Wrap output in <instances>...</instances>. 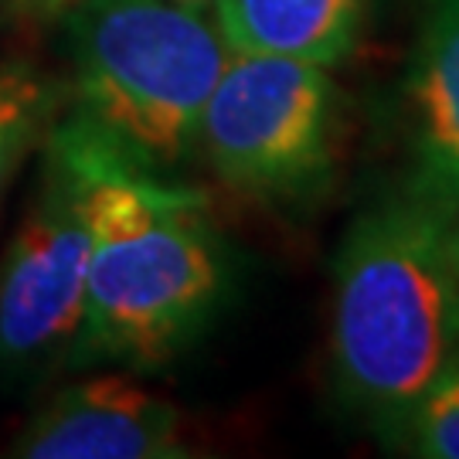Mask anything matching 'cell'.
Wrapping results in <instances>:
<instances>
[{"instance_id": "cell-9", "label": "cell", "mask_w": 459, "mask_h": 459, "mask_svg": "<svg viewBox=\"0 0 459 459\" xmlns=\"http://www.w3.org/2000/svg\"><path fill=\"white\" fill-rule=\"evenodd\" d=\"M62 106V85L41 68L21 58L0 62V201L28 160L55 126Z\"/></svg>"}, {"instance_id": "cell-4", "label": "cell", "mask_w": 459, "mask_h": 459, "mask_svg": "<svg viewBox=\"0 0 459 459\" xmlns=\"http://www.w3.org/2000/svg\"><path fill=\"white\" fill-rule=\"evenodd\" d=\"M341 92L327 68L290 55L231 51L201 116L218 181L259 201H307L333 178Z\"/></svg>"}, {"instance_id": "cell-2", "label": "cell", "mask_w": 459, "mask_h": 459, "mask_svg": "<svg viewBox=\"0 0 459 459\" xmlns=\"http://www.w3.org/2000/svg\"><path fill=\"white\" fill-rule=\"evenodd\" d=\"M456 218L409 181L351 225L333 259L330 377L385 443L459 351Z\"/></svg>"}, {"instance_id": "cell-6", "label": "cell", "mask_w": 459, "mask_h": 459, "mask_svg": "<svg viewBox=\"0 0 459 459\" xmlns=\"http://www.w3.org/2000/svg\"><path fill=\"white\" fill-rule=\"evenodd\" d=\"M24 459H184V415L126 375L68 385L14 439Z\"/></svg>"}, {"instance_id": "cell-1", "label": "cell", "mask_w": 459, "mask_h": 459, "mask_svg": "<svg viewBox=\"0 0 459 459\" xmlns=\"http://www.w3.org/2000/svg\"><path fill=\"white\" fill-rule=\"evenodd\" d=\"M79 126L92 160V259L82 330L65 364L153 371L195 344L221 310L231 282L229 248L201 191L133 164L85 123Z\"/></svg>"}, {"instance_id": "cell-13", "label": "cell", "mask_w": 459, "mask_h": 459, "mask_svg": "<svg viewBox=\"0 0 459 459\" xmlns=\"http://www.w3.org/2000/svg\"><path fill=\"white\" fill-rule=\"evenodd\" d=\"M456 265H459V218H456Z\"/></svg>"}, {"instance_id": "cell-11", "label": "cell", "mask_w": 459, "mask_h": 459, "mask_svg": "<svg viewBox=\"0 0 459 459\" xmlns=\"http://www.w3.org/2000/svg\"><path fill=\"white\" fill-rule=\"evenodd\" d=\"M17 11H24V14H38V17H51L58 14V11H65L72 0H14Z\"/></svg>"}, {"instance_id": "cell-5", "label": "cell", "mask_w": 459, "mask_h": 459, "mask_svg": "<svg viewBox=\"0 0 459 459\" xmlns=\"http://www.w3.org/2000/svg\"><path fill=\"white\" fill-rule=\"evenodd\" d=\"M92 160L68 116L45 136L41 184L0 263V364L65 361L85 316L92 259Z\"/></svg>"}, {"instance_id": "cell-12", "label": "cell", "mask_w": 459, "mask_h": 459, "mask_svg": "<svg viewBox=\"0 0 459 459\" xmlns=\"http://www.w3.org/2000/svg\"><path fill=\"white\" fill-rule=\"evenodd\" d=\"M184 4H197V7H208V4H214V0H184Z\"/></svg>"}, {"instance_id": "cell-3", "label": "cell", "mask_w": 459, "mask_h": 459, "mask_svg": "<svg viewBox=\"0 0 459 459\" xmlns=\"http://www.w3.org/2000/svg\"><path fill=\"white\" fill-rule=\"evenodd\" d=\"M75 119L167 178L197 150L201 116L231 48L184 0H79L68 11Z\"/></svg>"}, {"instance_id": "cell-8", "label": "cell", "mask_w": 459, "mask_h": 459, "mask_svg": "<svg viewBox=\"0 0 459 459\" xmlns=\"http://www.w3.org/2000/svg\"><path fill=\"white\" fill-rule=\"evenodd\" d=\"M368 0H214L231 51L290 55L324 68L358 48Z\"/></svg>"}, {"instance_id": "cell-10", "label": "cell", "mask_w": 459, "mask_h": 459, "mask_svg": "<svg viewBox=\"0 0 459 459\" xmlns=\"http://www.w3.org/2000/svg\"><path fill=\"white\" fill-rule=\"evenodd\" d=\"M392 446L411 456L459 459V351L405 415Z\"/></svg>"}, {"instance_id": "cell-7", "label": "cell", "mask_w": 459, "mask_h": 459, "mask_svg": "<svg viewBox=\"0 0 459 459\" xmlns=\"http://www.w3.org/2000/svg\"><path fill=\"white\" fill-rule=\"evenodd\" d=\"M411 184L459 208V0H436L405 82Z\"/></svg>"}]
</instances>
